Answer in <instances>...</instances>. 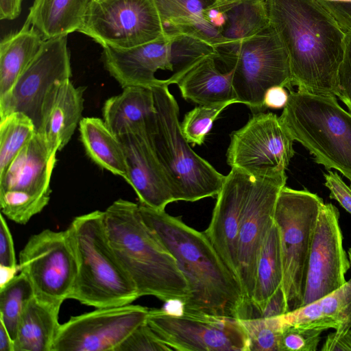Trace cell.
Segmentation results:
<instances>
[{
    "label": "cell",
    "instance_id": "277c9868",
    "mask_svg": "<svg viewBox=\"0 0 351 351\" xmlns=\"http://www.w3.org/2000/svg\"><path fill=\"white\" fill-rule=\"evenodd\" d=\"M165 80L152 87L155 115L143 130L171 186L174 201L217 197L226 176L197 154L184 136L179 106Z\"/></svg>",
    "mask_w": 351,
    "mask_h": 351
},
{
    "label": "cell",
    "instance_id": "e575fe53",
    "mask_svg": "<svg viewBox=\"0 0 351 351\" xmlns=\"http://www.w3.org/2000/svg\"><path fill=\"white\" fill-rule=\"evenodd\" d=\"M232 102L201 106L188 112L180 123L181 130L189 143L201 145L210 131L219 114Z\"/></svg>",
    "mask_w": 351,
    "mask_h": 351
},
{
    "label": "cell",
    "instance_id": "60d3db41",
    "mask_svg": "<svg viewBox=\"0 0 351 351\" xmlns=\"http://www.w3.org/2000/svg\"><path fill=\"white\" fill-rule=\"evenodd\" d=\"M343 30H351V1L318 0Z\"/></svg>",
    "mask_w": 351,
    "mask_h": 351
},
{
    "label": "cell",
    "instance_id": "ab89813d",
    "mask_svg": "<svg viewBox=\"0 0 351 351\" xmlns=\"http://www.w3.org/2000/svg\"><path fill=\"white\" fill-rule=\"evenodd\" d=\"M0 265L17 267L14 242L7 222L1 215L0 223Z\"/></svg>",
    "mask_w": 351,
    "mask_h": 351
},
{
    "label": "cell",
    "instance_id": "4fadbf2b",
    "mask_svg": "<svg viewBox=\"0 0 351 351\" xmlns=\"http://www.w3.org/2000/svg\"><path fill=\"white\" fill-rule=\"evenodd\" d=\"M79 32L102 47L118 49L136 47L165 34L154 0H92Z\"/></svg>",
    "mask_w": 351,
    "mask_h": 351
},
{
    "label": "cell",
    "instance_id": "d590c367",
    "mask_svg": "<svg viewBox=\"0 0 351 351\" xmlns=\"http://www.w3.org/2000/svg\"><path fill=\"white\" fill-rule=\"evenodd\" d=\"M322 332L318 329L287 326L282 332L281 351H315Z\"/></svg>",
    "mask_w": 351,
    "mask_h": 351
},
{
    "label": "cell",
    "instance_id": "f1b7e54d",
    "mask_svg": "<svg viewBox=\"0 0 351 351\" xmlns=\"http://www.w3.org/2000/svg\"><path fill=\"white\" fill-rule=\"evenodd\" d=\"M44 39L32 26L4 37L0 43V98L11 89L16 79L39 51Z\"/></svg>",
    "mask_w": 351,
    "mask_h": 351
},
{
    "label": "cell",
    "instance_id": "d6a6232c",
    "mask_svg": "<svg viewBox=\"0 0 351 351\" xmlns=\"http://www.w3.org/2000/svg\"><path fill=\"white\" fill-rule=\"evenodd\" d=\"M249 341V351H281L285 324L282 315L271 317L239 319Z\"/></svg>",
    "mask_w": 351,
    "mask_h": 351
},
{
    "label": "cell",
    "instance_id": "3957f363",
    "mask_svg": "<svg viewBox=\"0 0 351 351\" xmlns=\"http://www.w3.org/2000/svg\"><path fill=\"white\" fill-rule=\"evenodd\" d=\"M110 245L139 298L186 302L189 286L176 259L144 221L139 204L119 199L104 211Z\"/></svg>",
    "mask_w": 351,
    "mask_h": 351
},
{
    "label": "cell",
    "instance_id": "b9f144b4",
    "mask_svg": "<svg viewBox=\"0 0 351 351\" xmlns=\"http://www.w3.org/2000/svg\"><path fill=\"white\" fill-rule=\"evenodd\" d=\"M289 94L285 87L274 86L269 88L265 93L263 105L266 108H284L287 104Z\"/></svg>",
    "mask_w": 351,
    "mask_h": 351
},
{
    "label": "cell",
    "instance_id": "603a6c76",
    "mask_svg": "<svg viewBox=\"0 0 351 351\" xmlns=\"http://www.w3.org/2000/svg\"><path fill=\"white\" fill-rule=\"evenodd\" d=\"M103 119L116 136L128 131L143 130L156 114L152 88L128 86L108 98L102 109Z\"/></svg>",
    "mask_w": 351,
    "mask_h": 351
},
{
    "label": "cell",
    "instance_id": "44dd1931",
    "mask_svg": "<svg viewBox=\"0 0 351 351\" xmlns=\"http://www.w3.org/2000/svg\"><path fill=\"white\" fill-rule=\"evenodd\" d=\"M216 54H206L193 62L176 84L184 99L201 106L237 103L232 86L233 70L221 73Z\"/></svg>",
    "mask_w": 351,
    "mask_h": 351
},
{
    "label": "cell",
    "instance_id": "6da1fadb",
    "mask_svg": "<svg viewBox=\"0 0 351 351\" xmlns=\"http://www.w3.org/2000/svg\"><path fill=\"white\" fill-rule=\"evenodd\" d=\"M269 25L288 53L293 86L335 96L346 32L318 0H266Z\"/></svg>",
    "mask_w": 351,
    "mask_h": 351
},
{
    "label": "cell",
    "instance_id": "ac0fdd59",
    "mask_svg": "<svg viewBox=\"0 0 351 351\" xmlns=\"http://www.w3.org/2000/svg\"><path fill=\"white\" fill-rule=\"evenodd\" d=\"M173 35L165 34L153 41L132 48L103 47L104 67L122 88H152L162 82L155 77L158 70L173 71Z\"/></svg>",
    "mask_w": 351,
    "mask_h": 351
},
{
    "label": "cell",
    "instance_id": "ba28073f",
    "mask_svg": "<svg viewBox=\"0 0 351 351\" xmlns=\"http://www.w3.org/2000/svg\"><path fill=\"white\" fill-rule=\"evenodd\" d=\"M233 70L232 86L237 103L252 112H264L265 91L274 86L293 90L288 53L276 32L269 27L241 41L219 58Z\"/></svg>",
    "mask_w": 351,
    "mask_h": 351
},
{
    "label": "cell",
    "instance_id": "9c48e42d",
    "mask_svg": "<svg viewBox=\"0 0 351 351\" xmlns=\"http://www.w3.org/2000/svg\"><path fill=\"white\" fill-rule=\"evenodd\" d=\"M71 75L67 36L45 40L9 92L0 98V119L22 112L32 119L36 132L42 133L56 91Z\"/></svg>",
    "mask_w": 351,
    "mask_h": 351
},
{
    "label": "cell",
    "instance_id": "7dc6e473",
    "mask_svg": "<svg viewBox=\"0 0 351 351\" xmlns=\"http://www.w3.org/2000/svg\"><path fill=\"white\" fill-rule=\"evenodd\" d=\"M19 269V266L17 267H9L0 265L1 271V282L0 287L4 285L12 280L16 275Z\"/></svg>",
    "mask_w": 351,
    "mask_h": 351
},
{
    "label": "cell",
    "instance_id": "4dcf8cb0",
    "mask_svg": "<svg viewBox=\"0 0 351 351\" xmlns=\"http://www.w3.org/2000/svg\"><path fill=\"white\" fill-rule=\"evenodd\" d=\"M36 132L32 119L20 112L0 119V177Z\"/></svg>",
    "mask_w": 351,
    "mask_h": 351
},
{
    "label": "cell",
    "instance_id": "30bf717a",
    "mask_svg": "<svg viewBox=\"0 0 351 351\" xmlns=\"http://www.w3.org/2000/svg\"><path fill=\"white\" fill-rule=\"evenodd\" d=\"M19 266L34 297L60 309L69 299L77 275L76 257L67 229H45L32 235L19 253Z\"/></svg>",
    "mask_w": 351,
    "mask_h": 351
},
{
    "label": "cell",
    "instance_id": "7c38bea8",
    "mask_svg": "<svg viewBox=\"0 0 351 351\" xmlns=\"http://www.w3.org/2000/svg\"><path fill=\"white\" fill-rule=\"evenodd\" d=\"M293 141L276 114L254 113L244 126L231 133L227 163L258 177L285 175L295 154Z\"/></svg>",
    "mask_w": 351,
    "mask_h": 351
},
{
    "label": "cell",
    "instance_id": "f546056e",
    "mask_svg": "<svg viewBox=\"0 0 351 351\" xmlns=\"http://www.w3.org/2000/svg\"><path fill=\"white\" fill-rule=\"evenodd\" d=\"M282 267L279 231L274 223L265 239L257 264L252 298V305L254 312H256L257 317H261L270 298L282 288Z\"/></svg>",
    "mask_w": 351,
    "mask_h": 351
},
{
    "label": "cell",
    "instance_id": "cb8c5ba5",
    "mask_svg": "<svg viewBox=\"0 0 351 351\" xmlns=\"http://www.w3.org/2000/svg\"><path fill=\"white\" fill-rule=\"evenodd\" d=\"M84 86L75 87L70 80L55 93L44 122L42 134L54 152L62 150L82 120Z\"/></svg>",
    "mask_w": 351,
    "mask_h": 351
},
{
    "label": "cell",
    "instance_id": "52a82bcc",
    "mask_svg": "<svg viewBox=\"0 0 351 351\" xmlns=\"http://www.w3.org/2000/svg\"><path fill=\"white\" fill-rule=\"evenodd\" d=\"M324 203L306 189L285 186L279 193L274 221L279 231L287 313L302 306L312 240Z\"/></svg>",
    "mask_w": 351,
    "mask_h": 351
},
{
    "label": "cell",
    "instance_id": "ffe728a7",
    "mask_svg": "<svg viewBox=\"0 0 351 351\" xmlns=\"http://www.w3.org/2000/svg\"><path fill=\"white\" fill-rule=\"evenodd\" d=\"M56 153L44 134L36 132L0 177V192L20 191L51 197L50 182Z\"/></svg>",
    "mask_w": 351,
    "mask_h": 351
},
{
    "label": "cell",
    "instance_id": "1f68e13d",
    "mask_svg": "<svg viewBox=\"0 0 351 351\" xmlns=\"http://www.w3.org/2000/svg\"><path fill=\"white\" fill-rule=\"evenodd\" d=\"M34 295L29 281L21 272L0 287V322L13 341L24 307Z\"/></svg>",
    "mask_w": 351,
    "mask_h": 351
},
{
    "label": "cell",
    "instance_id": "4316f807",
    "mask_svg": "<svg viewBox=\"0 0 351 351\" xmlns=\"http://www.w3.org/2000/svg\"><path fill=\"white\" fill-rule=\"evenodd\" d=\"M214 5L227 17L222 32L225 45L217 51V56L269 27L266 0H215Z\"/></svg>",
    "mask_w": 351,
    "mask_h": 351
},
{
    "label": "cell",
    "instance_id": "ee69618b",
    "mask_svg": "<svg viewBox=\"0 0 351 351\" xmlns=\"http://www.w3.org/2000/svg\"><path fill=\"white\" fill-rule=\"evenodd\" d=\"M22 0H0V19L13 20L21 11Z\"/></svg>",
    "mask_w": 351,
    "mask_h": 351
},
{
    "label": "cell",
    "instance_id": "5b68a950",
    "mask_svg": "<svg viewBox=\"0 0 351 351\" xmlns=\"http://www.w3.org/2000/svg\"><path fill=\"white\" fill-rule=\"evenodd\" d=\"M67 230L77 261V275L69 299L103 308L132 304L139 298L110 245L104 211L76 217Z\"/></svg>",
    "mask_w": 351,
    "mask_h": 351
},
{
    "label": "cell",
    "instance_id": "836d02e7",
    "mask_svg": "<svg viewBox=\"0 0 351 351\" xmlns=\"http://www.w3.org/2000/svg\"><path fill=\"white\" fill-rule=\"evenodd\" d=\"M50 197L36 196L24 191L0 192L1 213L10 220L24 225L48 204Z\"/></svg>",
    "mask_w": 351,
    "mask_h": 351
},
{
    "label": "cell",
    "instance_id": "c3c4849f",
    "mask_svg": "<svg viewBox=\"0 0 351 351\" xmlns=\"http://www.w3.org/2000/svg\"><path fill=\"white\" fill-rule=\"evenodd\" d=\"M350 335H351V328H350Z\"/></svg>",
    "mask_w": 351,
    "mask_h": 351
},
{
    "label": "cell",
    "instance_id": "74e56055",
    "mask_svg": "<svg viewBox=\"0 0 351 351\" xmlns=\"http://www.w3.org/2000/svg\"><path fill=\"white\" fill-rule=\"evenodd\" d=\"M335 96L351 113V30L346 32L344 53L337 72Z\"/></svg>",
    "mask_w": 351,
    "mask_h": 351
},
{
    "label": "cell",
    "instance_id": "f35d334b",
    "mask_svg": "<svg viewBox=\"0 0 351 351\" xmlns=\"http://www.w3.org/2000/svg\"><path fill=\"white\" fill-rule=\"evenodd\" d=\"M324 177V185L330 191V198L337 201L351 215V189L335 171L328 170Z\"/></svg>",
    "mask_w": 351,
    "mask_h": 351
},
{
    "label": "cell",
    "instance_id": "7bdbcfd3",
    "mask_svg": "<svg viewBox=\"0 0 351 351\" xmlns=\"http://www.w3.org/2000/svg\"><path fill=\"white\" fill-rule=\"evenodd\" d=\"M286 313L285 299L280 288L268 300L260 317H275Z\"/></svg>",
    "mask_w": 351,
    "mask_h": 351
},
{
    "label": "cell",
    "instance_id": "d4e9b609",
    "mask_svg": "<svg viewBox=\"0 0 351 351\" xmlns=\"http://www.w3.org/2000/svg\"><path fill=\"white\" fill-rule=\"evenodd\" d=\"M92 0H34L25 23L44 40L79 32Z\"/></svg>",
    "mask_w": 351,
    "mask_h": 351
},
{
    "label": "cell",
    "instance_id": "5bb4252c",
    "mask_svg": "<svg viewBox=\"0 0 351 351\" xmlns=\"http://www.w3.org/2000/svg\"><path fill=\"white\" fill-rule=\"evenodd\" d=\"M287 179L286 174L272 178L253 176L241 219L237 249L238 282L254 317L252 298L258 261L265 239L274 223L276 201Z\"/></svg>",
    "mask_w": 351,
    "mask_h": 351
},
{
    "label": "cell",
    "instance_id": "2e32d148",
    "mask_svg": "<svg viewBox=\"0 0 351 351\" xmlns=\"http://www.w3.org/2000/svg\"><path fill=\"white\" fill-rule=\"evenodd\" d=\"M339 212L331 203L322 205L311 243L302 306L343 286L350 262L343 247Z\"/></svg>",
    "mask_w": 351,
    "mask_h": 351
},
{
    "label": "cell",
    "instance_id": "83f0119b",
    "mask_svg": "<svg viewBox=\"0 0 351 351\" xmlns=\"http://www.w3.org/2000/svg\"><path fill=\"white\" fill-rule=\"evenodd\" d=\"M79 130L80 140L88 157L100 167L128 182V169L121 143L104 119L82 118Z\"/></svg>",
    "mask_w": 351,
    "mask_h": 351
},
{
    "label": "cell",
    "instance_id": "484cf974",
    "mask_svg": "<svg viewBox=\"0 0 351 351\" xmlns=\"http://www.w3.org/2000/svg\"><path fill=\"white\" fill-rule=\"evenodd\" d=\"M60 308L34 297L27 302L21 314L14 351H51L60 324Z\"/></svg>",
    "mask_w": 351,
    "mask_h": 351
},
{
    "label": "cell",
    "instance_id": "f6af8a7d",
    "mask_svg": "<svg viewBox=\"0 0 351 351\" xmlns=\"http://www.w3.org/2000/svg\"><path fill=\"white\" fill-rule=\"evenodd\" d=\"M0 351H14V341L4 325L0 322Z\"/></svg>",
    "mask_w": 351,
    "mask_h": 351
},
{
    "label": "cell",
    "instance_id": "8d00e7d4",
    "mask_svg": "<svg viewBox=\"0 0 351 351\" xmlns=\"http://www.w3.org/2000/svg\"><path fill=\"white\" fill-rule=\"evenodd\" d=\"M117 351H172L163 343L147 322L137 327Z\"/></svg>",
    "mask_w": 351,
    "mask_h": 351
},
{
    "label": "cell",
    "instance_id": "e0dca14e",
    "mask_svg": "<svg viewBox=\"0 0 351 351\" xmlns=\"http://www.w3.org/2000/svg\"><path fill=\"white\" fill-rule=\"evenodd\" d=\"M252 177L251 174L231 168L217 195L210 222L204 231L237 281L239 233Z\"/></svg>",
    "mask_w": 351,
    "mask_h": 351
},
{
    "label": "cell",
    "instance_id": "9a60e30c",
    "mask_svg": "<svg viewBox=\"0 0 351 351\" xmlns=\"http://www.w3.org/2000/svg\"><path fill=\"white\" fill-rule=\"evenodd\" d=\"M149 308L128 304L96 308L60 324L51 351H117L147 321Z\"/></svg>",
    "mask_w": 351,
    "mask_h": 351
},
{
    "label": "cell",
    "instance_id": "7a4b0ae2",
    "mask_svg": "<svg viewBox=\"0 0 351 351\" xmlns=\"http://www.w3.org/2000/svg\"><path fill=\"white\" fill-rule=\"evenodd\" d=\"M146 224L176 259L189 286L187 311L254 317L236 278L228 270L204 232L197 231L165 210L139 204Z\"/></svg>",
    "mask_w": 351,
    "mask_h": 351
},
{
    "label": "cell",
    "instance_id": "d6986e66",
    "mask_svg": "<svg viewBox=\"0 0 351 351\" xmlns=\"http://www.w3.org/2000/svg\"><path fill=\"white\" fill-rule=\"evenodd\" d=\"M126 159L129 179L140 204L165 210L175 202L169 180L143 130L128 131L117 136Z\"/></svg>",
    "mask_w": 351,
    "mask_h": 351
},
{
    "label": "cell",
    "instance_id": "bcb514c9",
    "mask_svg": "<svg viewBox=\"0 0 351 351\" xmlns=\"http://www.w3.org/2000/svg\"><path fill=\"white\" fill-rule=\"evenodd\" d=\"M165 312L171 315H180L184 311V303L180 300H171L165 302L161 308Z\"/></svg>",
    "mask_w": 351,
    "mask_h": 351
},
{
    "label": "cell",
    "instance_id": "8fae6325",
    "mask_svg": "<svg viewBox=\"0 0 351 351\" xmlns=\"http://www.w3.org/2000/svg\"><path fill=\"white\" fill-rule=\"evenodd\" d=\"M146 322L172 350L249 351L245 330L235 317L185 310L171 315L152 308Z\"/></svg>",
    "mask_w": 351,
    "mask_h": 351
},
{
    "label": "cell",
    "instance_id": "7402d4cb",
    "mask_svg": "<svg viewBox=\"0 0 351 351\" xmlns=\"http://www.w3.org/2000/svg\"><path fill=\"white\" fill-rule=\"evenodd\" d=\"M167 34L187 35L214 47L225 45L221 32L206 19L215 0H154Z\"/></svg>",
    "mask_w": 351,
    "mask_h": 351
},
{
    "label": "cell",
    "instance_id": "8992f818",
    "mask_svg": "<svg viewBox=\"0 0 351 351\" xmlns=\"http://www.w3.org/2000/svg\"><path fill=\"white\" fill-rule=\"evenodd\" d=\"M279 118L317 163L339 171L351 183V113L336 97L291 90Z\"/></svg>",
    "mask_w": 351,
    "mask_h": 351
}]
</instances>
